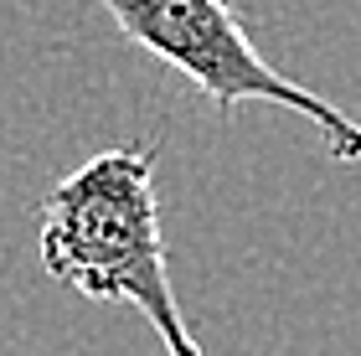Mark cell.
I'll use <instances>...</instances> for the list:
<instances>
[{"instance_id": "1", "label": "cell", "mask_w": 361, "mask_h": 356, "mask_svg": "<svg viewBox=\"0 0 361 356\" xmlns=\"http://www.w3.org/2000/svg\"><path fill=\"white\" fill-rule=\"evenodd\" d=\"M42 269L83 300H119L150 320L166 356H207L171 289L155 202V145H114L47 191Z\"/></svg>"}, {"instance_id": "2", "label": "cell", "mask_w": 361, "mask_h": 356, "mask_svg": "<svg viewBox=\"0 0 361 356\" xmlns=\"http://www.w3.org/2000/svg\"><path fill=\"white\" fill-rule=\"evenodd\" d=\"M114 26L129 42H140L150 57L176 68L202 99L217 104L222 119H233L243 104H279L315 124L325 155L336 166H361V124L320 99L315 88L294 83L248 42L227 0H98Z\"/></svg>"}, {"instance_id": "3", "label": "cell", "mask_w": 361, "mask_h": 356, "mask_svg": "<svg viewBox=\"0 0 361 356\" xmlns=\"http://www.w3.org/2000/svg\"><path fill=\"white\" fill-rule=\"evenodd\" d=\"M227 6H233V0H227Z\"/></svg>"}]
</instances>
